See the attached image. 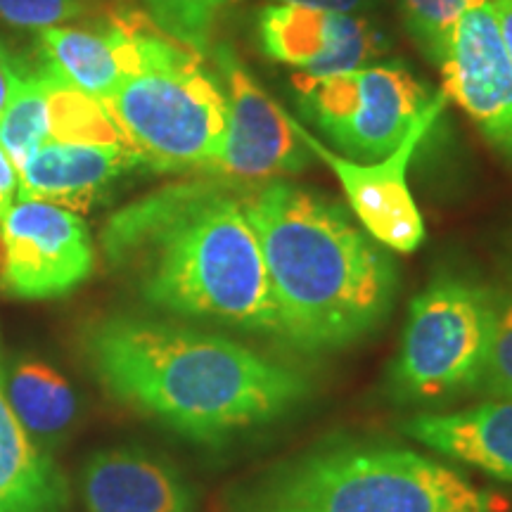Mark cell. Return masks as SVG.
<instances>
[{
    "label": "cell",
    "mask_w": 512,
    "mask_h": 512,
    "mask_svg": "<svg viewBox=\"0 0 512 512\" xmlns=\"http://www.w3.org/2000/svg\"><path fill=\"white\" fill-rule=\"evenodd\" d=\"M491 8H494L498 34H501L503 48L512 64V0H491Z\"/></svg>",
    "instance_id": "83f0119b"
},
{
    "label": "cell",
    "mask_w": 512,
    "mask_h": 512,
    "mask_svg": "<svg viewBox=\"0 0 512 512\" xmlns=\"http://www.w3.org/2000/svg\"><path fill=\"white\" fill-rule=\"evenodd\" d=\"M472 3L475 0H401L408 34L437 67L448 53L458 19Z\"/></svg>",
    "instance_id": "44dd1931"
},
{
    "label": "cell",
    "mask_w": 512,
    "mask_h": 512,
    "mask_svg": "<svg viewBox=\"0 0 512 512\" xmlns=\"http://www.w3.org/2000/svg\"><path fill=\"white\" fill-rule=\"evenodd\" d=\"M242 204L264 254L280 342L325 354L380 328L399 273L389 249L356 219L285 178L245 185Z\"/></svg>",
    "instance_id": "3957f363"
},
{
    "label": "cell",
    "mask_w": 512,
    "mask_h": 512,
    "mask_svg": "<svg viewBox=\"0 0 512 512\" xmlns=\"http://www.w3.org/2000/svg\"><path fill=\"white\" fill-rule=\"evenodd\" d=\"M403 432L439 456L512 484V399H486L448 413H422Z\"/></svg>",
    "instance_id": "2e32d148"
},
{
    "label": "cell",
    "mask_w": 512,
    "mask_h": 512,
    "mask_svg": "<svg viewBox=\"0 0 512 512\" xmlns=\"http://www.w3.org/2000/svg\"><path fill=\"white\" fill-rule=\"evenodd\" d=\"M152 22L185 46L204 50L214 22L233 0H143Z\"/></svg>",
    "instance_id": "7402d4cb"
},
{
    "label": "cell",
    "mask_w": 512,
    "mask_h": 512,
    "mask_svg": "<svg viewBox=\"0 0 512 512\" xmlns=\"http://www.w3.org/2000/svg\"><path fill=\"white\" fill-rule=\"evenodd\" d=\"M81 12V0H0V19L15 29L60 27Z\"/></svg>",
    "instance_id": "cb8c5ba5"
},
{
    "label": "cell",
    "mask_w": 512,
    "mask_h": 512,
    "mask_svg": "<svg viewBox=\"0 0 512 512\" xmlns=\"http://www.w3.org/2000/svg\"><path fill=\"white\" fill-rule=\"evenodd\" d=\"M489 399H512V287L491 290V339L479 389Z\"/></svg>",
    "instance_id": "603a6c76"
},
{
    "label": "cell",
    "mask_w": 512,
    "mask_h": 512,
    "mask_svg": "<svg viewBox=\"0 0 512 512\" xmlns=\"http://www.w3.org/2000/svg\"><path fill=\"white\" fill-rule=\"evenodd\" d=\"M456 467L396 444H342L292 460L235 512H503Z\"/></svg>",
    "instance_id": "277c9868"
},
{
    "label": "cell",
    "mask_w": 512,
    "mask_h": 512,
    "mask_svg": "<svg viewBox=\"0 0 512 512\" xmlns=\"http://www.w3.org/2000/svg\"><path fill=\"white\" fill-rule=\"evenodd\" d=\"M8 361L0 347V512H64L69 482L31 437L5 387Z\"/></svg>",
    "instance_id": "e0dca14e"
},
{
    "label": "cell",
    "mask_w": 512,
    "mask_h": 512,
    "mask_svg": "<svg viewBox=\"0 0 512 512\" xmlns=\"http://www.w3.org/2000/svg\"><path fill=\"white\" fill-rule=\"evenodd\" d=\"M95 247L86 221L50 202L19 200L0 216V290L41 302L91 278Z\"/></svg>",
    "instance_id": "9c48e42d"
},
{
    "label": "cell",
    "mask_w": 512,
    "mask_h": 512,
    "mask_svg": "<svg viewBox=\"0 0 512 512\" xmlns=\"http://www.w3.org/2000/svg\"><path fill=\"white\" fill-rule=\"evenodd\" d=\"M439 69L446 98L456 100L498 155L512 162V64L491 0H475L463 12Z\"/></svg>",
    "instance_id": "8fae6325"
},
{
    "label": "cell",
    "mask_w": 512,
    "mask_h": 512,
    "mask_svg": "<svg viewBox=\"0 0 512 512\" xmlns=\"http://www.w3.org/2000/svg\"><path fill=\"white\" fill-rule=\"evenodd\" d=\"M48 140L46 81H43L41 69H29L24 64L17 91L0 117V147L19 171L31 152Z\"/></svg>",
    "instance_id": "ffe728a7"
},
{
    "label": "cell",
    "mask_w": 512,
    "mask_h": 512,
    "mask_svg": "<svg viewBox=\"0 0 512 512\" xmlns=\"http://www.w3.org/2000/svg\"><path fill=\"white\" fill-rule=\"evenodd\" d=\"M242 188L214 178L152 192L107 221L102 249L112 266L133 275L152 309L280 342L264 254Z\"/></svg>",
    "instance_id": "7a4b0ae2"
},
{
    "label": "cell",
    "mask_w": 512,
    "mask_h": 512,
    "mask_svg": "<svg viewBox=\"0 0 512 512\" xmlns=\"http://www.w3.org/2000/svg\"><path fill=\"white\" fill-rule=\"evenodd\" d=\"M256 36L266 57L313 79L368 67L387 50L384 36L366 17L299 5L268 3L261 8Z\"/></svg>",
    "instance_id": "7c38bea8"
},
{
    "label": "cell",
    "mask_w": 512,
    "mask_h": 512,
    "mask_svg": "<svg viewBox=\"0 0 512 512\" xmlns=\"http://www.w3.org/2000/svg\"><path fill=\"white\" fill-rule=\"evenodd\" d=\"M22 72H24V62H19L10 50L0 43V117H3L5 107H8V102L17 91Z\"/></svg>",
    "instance_id": "d4e9b609"
},
{
    "label": "cell",
    "mask_w": 512,
    "mask_h": 512,
    "mask_svg": "<svg viewBox=\"0 0 512 512\" xmlns=\"http://www.w3.org/2000/svg\"><path fill=\"white\" fill-rule=\"evenodd\" d=\"M17 190H19V174L15 164L10 162V157L5 155V150L0 147V216L15 204Z\"/></svg>",
    "instance_id": "4316f807"
},
{
    "label": "cell",
    "mask_w": 512,
    "mask_h": 512,
    "mask_svg": "<svg viewBox=\"0 0 512 512\" xmlns=\"http://www.w3.org/2000/svg\"><path fill=\"white\" fill-rule=\"evenodd\" d=\"M446 102L444 91L434 95L403 143L392 155L377 162H354V159L337 155L292 117L294 133L306 150L328 164L332 174L337 176L358 226L389 252L413 254L425 242V221L408 185V169H411L415 150L430 133L439 114L444 112Z\"/></svg>",
    "instance_id": "ba28073f"
},
{
    "label": "cell",
    "mask_w": 512,
    "mask_h": 512,
    "mask_svg": "<svg viewBox=\"0 0 512 512\" xmlns=\"http://www.w3.org/2000/svg\"><path fill=\"white\" fill-rule=\"evenodd\" d=\"M143 24V17L117 15L102 29H43L38 31L41 62L79 91L105 102L138 69Z\"/></svg>",
    "instance_id": "9a60e30c"
},
{
    "label": "cell",
    "mask_w": 512,
    "mask_h": 512,
    "mask_svg": "<svg viewBox=\"0 0 512 512\" xmlns=\"http://www.w3.org/2000/svg\"><path fill=\"white\" fill-rule=\"evenodd\" d=\"M128 147L157 171H209L226 133V93L200 50L140 29V64L105 102Z\"/></svg>",
    "instance_id": "5b68a950"
},
{
    "label": "cell",
    "mask_w": 512,
    "mask_h": 512,
    "mask_svg": "<svg viewBox=\"0 0 512 512\" xmlns=\"http://www.w3.org/2000/svg\"><path fill=\"white\" fill-rule=\"evenodd\" d=\"M143 166L126 145H69L48 140L19 166V200L50 202L83 211L110 185Z\"/></svg>",
    "instance_id": "5bb4252c"
},
{
    "label": "cell",
    "mask_w": 512,
    "mask_h": 512,
    "mask_svg": "<svg viewBox=\"0 0 512 512\" xmlns=\"http://www.w3.org/2000/svg\"><path fill=\"white\" fill-rule=\"evenodd\" d=\"M278 5H299V8L320 10V12H337V15H356L363 17L375 5V0H271Z\"/></svg>",
    "instance_id": "484cf974"
},
{
    "label": "cell",
    "mask_w": 512,
    "mask_h": 512,
    "mask_svg": "<svg viewBox=\"0 0 512 512\" xmlns=\"http://www.w3.org/2000/svg\"><path fill=\"white\" fill-rule=\"evenodd\" d=\"M491 339V290L439 278L408 306L392 392L399 401L439 403L477 392Z\"/></svg>",
    "instance_id": "8992f818"
},
{
    "label": "cell",
    "mask_w": 512,
    "mask_h": 512,
    "mask_svg": "<svg viewBox=\"0 0 512 512\" xmlns=\"http://www.w3.org/2000/svg\"><path fill=\"white\" fill-rule=\"evenodd\" d=\"M214 60L226 93V133L209 174L254 185L304 171L311 152L294 133L290 114L268 98L233 48L219 46Z\"/></svg>",
    "instance_id": "30bf717a"
},
{
    "label": "cell",
    "mask_w": 512,
    "mask_h": 512,
    "mask_svg": "<svg viewBox=\"0 0 512 512\" xmlns=\"http://www.w3.org/2000/svg\"><path fill=\"white\" fill-rule=\"evenodd\" d=\"M86 512H192L195 491L174 463L140 446L95 451L79 472Z\"/></svg>",
    "instance_id": "4fadbf2b"
},
{
    "label": "cell",
    "mask_w": 512,
    "mask_h": 512,
    "mask_svg": "<svg viewBox=\"0 0 512 512\" xmlns=\"http://www.w3.org/2000/svg\"><path fill=\"white\" fill-rule=\"evenodd\" d=\"M41 76L46 81L48 133L55 143L69 145H126L124 133L114 124L110 112L93 95L79 91L62 79L53 67L41 62Z\"/></svg>",
    "instance_id": "d6986e66"
},
{
    "label": "cell",
    "mask_w": 512,
    "mask_h": 512,
    "mask_svg": "<svg viewBox=\"0 0 512 512\" xmlns=\"http://www.w3.org/2000/svg\"><path fill=\"white\" fill-rule=\"evenodd\" d=\"M304 117L354 162L392 155L427 107L425 86L401 62L332 76H292Z\"/></svg>",
    "instance_id": "52a82bcc"
},
{
    "label": "cell",
    "mask_w": 512,
    "mask_h": 512,
    "mask_svg": "<svg viewBox=\"0 0 512 512\" xmlns=\"http://www.w3.org/2000/svg\"><path fill=\"white\" fill-rule=\"evenodd\" d=\"M114 399L171 432L221 444L285 418L311 394L302 370L226 335L140 316H107L83 339Z\"/></svg>",
    "instance_id": "6da1fadb"
},
{
    "label": "cell",
    "mask_w": 512,
    "mask_h": 512,
    "mask_svg": "<svg viewBox=\"0 0 512 512\" xmlns=\"http://www.w3.org/2000/svg\"><path fill=\"white\" fill-rule=\"evenodd\" d=\"M8 399L34 439L55 441L72 430L79 401L60 370L38 358H15L5 370Z\"/></svg>",
    "instance_id": "ac0fdd59"
}]
</instances>
